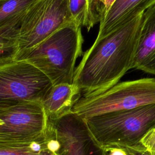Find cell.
I'll return each instance as SVG.
<instances>
[{"instance_id": "obj_1", "label": "cell", "mask_w": 155, "mask_h": 155, "mask_svg": "<svg viewBox=\"0 0 155 155\" xmlns=\"http://www.w3.org/2000/svg\"><path fill=\"white\" fill-rule=\"evenodd\" d=\"M142 15L95 40L75 68L73 84L82 96L99 94L119 83L133 68Z\"/></svg>"}, {"instance_id": "obj_2", "label": "cell", "mask_w": 155, "mask_h": 155, "mask_svg": "<svg viewBox=\"0 0 155 155\" xmlns=\"http://www.w3.org/2000/svg\"><path fill=\"white\" fill-rule=\"evenodd\" d=\"M81 27L69 22L28 51L25 60L41 70L53 85L73 84L75 64L82 54Z\"/></svg>"}, {"instance_id": "obj_3", "label": "cell", "mask_w": 155, "mask_h": 155, "mask_svg": "<svg viewBox=\"0 0 155 155\" xmlns=\"http://www.w3.org/2000/svg\"><path fill=\"white\" fill-rule=\"evenodd\" d=\"M84 119L103 148L132 147L155 127V104Z\"/></svg>"}, {"instance_id": "obj_4", "label": "cell", "mask_w": 155, "mask_h": 155, "mask_svg": "<svg viewBox=\"0 0 155 155\" xmlns=\"http://www.w3.org/2000/svg\"><path fill=\"white\" fill-rule=\"evenodd\" d=\"M155 104V78L119 82L99 94L82 96L72 112L84 119Z\"/></svg>"}, {"instance_id": "obj_5", "label": "cell", "mask_w": 155, "mask_h": 155, "mask_svg": "<svg viewBox=\"0 0 155 155\" xmlns=\"http://www.w3.org/2000/svg\"><path fill=\"white\" fill-rule=\"evenodd\" d=\"M73 22L68 0H38L28 9L18 27V52L21 60L31 49L63 25Z\"/></svg>"}, {"instance_id": "obj_6", "label": "cell", "mask_w": 155, "mask_h": 155, "mask_svg": "<svg viewBox=\"0 0 155 155\" xmlns=\"http://www.w3.org/2000/svg\"><path fill=\"white\" fill-rule=\"evenodd\" d=\"M52 86L47 76L28 62H7L0 65V107L41 102Z\"/></svg>"}, {"instance_id": "obj_7", "label": "cell", "mask_w": 155, "mask_h": 155, "mask_svg": "<svg viewBox=\"0 0 155 155\" xmlns=\"http://www.w3.org/2000/svg\"><path fill=\"white\" fill-rule=\"evenodd\" d=\"M0 139L30 142L49 135V121L40 101H30L0 107Z\"/></svg>"}, {"instance_id": "obj_8", "label": "cell", "mask_w": 155, "mask_h": 155, "mask_svg": "<svg viewBox=\"0 0 155 155\" xmlns=\"http://www.w3.org/2000/svg\"><path fill=\"white\" fill-rule=\"evenodd\" d=\"M49 121V130L57 142V155H107L95 140L85 120L71 112Z\"/></svg>"}, {"instance_id": "obj_9", "label": "cell", "mask_w": 155, "mask_h": 155, "mask_svg": "<svg viewBox=\"0 0 155 155\" xmlns=\"http://www.w3.org/2000/svg\"><path fill=\"white\" fill-rule=\"evenodd\" d=\"M155 5V0H116L100 21L99 40Z\"/></svg>"}, {"instance_id": "obj_10", "label": "cell", "mask_w": 155, "mask_h": 155, "mask_svg": "<svg viewBox=\"0 0 155 155\" xmlns=\"http://www.w3.org/2000/svg\"><path fill=\"white\" fill-rule=\"evenodd\" d=\"M133 68L155 75V5L142 15Z\"/></svg>"}, {"instance_id": "obj_11", "label": "cell", "mask_w": 155, "mask_h": 155, "mask_svg": "<svg viewBox=\"0 0 155 155\" xmlns=\"http://www.w3.org/2000/svg\"><path fill=\"white\" fill-rule=\"evenodd\" d=\"M81 95V90L74 84L53 85L41 101L48 120H55L72 112Z\"/></svg>"}, {"instance_id": "obj_12", "label": "cell", "mask_w": 155, "mask_h": 155, "mask_svg": "<svg viewBox=\"0 0 155 155\" xmlns=\"http://www.w3.org/2000/svg\"><path fill=\"white\" fill-rule=\"evenodd\" d=\"M58 145L51 133L41 140L30 142L0 139V155H57Z\"/></svg>"}, {"instance_id": "obj_13", "label": "cell", "mask_w": 155, "mask_h": 155, "mask_svg": "<svg viewBox=\"0 0 155 155\" xmlns=\"http://www.w3.org/2000/svg\"><path fill=\"white\" fill-rule=\"evenodd\" d=\"M38 0H0V28L19 25L30 6Z\"/></svg>"}, {"instance_id": "obj_14", "label": "cell", "mask_w": 155, "mask_h": 155, "mask_svg": "<svg viewBox=\"0 0 155 155\" xmlns=\"http://www.w3.org/2000/svg\"><path fill=\"white\" fill-rule=\"evenodd\" d=\"M69 13L73 22L89 31L101 19L90 0H68Z\"/></svg>"}, {"instance_id": "obj_15", "label": "cell", "mask_w": 155, "mask_h": 155, "mask_svg": "<svg viewBox=\"0 0 155 155\" xmlns=\"http://www.w3.org/2000/svg\"><path fill=\"white\" fill-rule=\"evenodd\" d=\"M18 27L16 25L0 28V65L16 58Z\"/></svg>"}, {"instance_id": "obj_16", "label": "cell", "mask_w": 155, "mask_h": 155, "mask_svg": "<svg viewBox=\"0 0 155 155\" xmlns=\"http://www.w3.org/2000/svg\"><path fill=\"white\" fill-rule=\"evenodd\" d=\"M121 148L125 150L127 155H155L148 150L146 149L140 143L134 146Z\"/></svg>"}, {"instance_id": "obj_17", "label": "cell", "mask_w": 155, "mask_h": 155, "mask_svg": "<svg viewBox=\"0 0 155 155\" xmlns=\"http://www.w3.org/2000/svg\"><path fill=\"white\" fill-rule=\"evenodd\" d=\"M107 155H127L126 151L121 147H111L105 149Z\"/></svg>"}, {"instance_id": "obj_18", "label": "cell", "mask_w": 155, "mask_h": 155, "mask_svg": "<svg viewBox=\"0 0 155 155\" xmlns=\"http://www.w3.org/2000/svg\"><path fill=\"white\" fill-rule=\"evenodd\" d=\"M95 1H96V0H92V5H93V7H94V10H96L95 7H94V2H95Z\"/></svg>"}, {"instance_id": "obj_19", "label": "cell", "mask_w": 155, "mask_h": 155, "mask_svg": "<svg viewBox=\"0 0 155 155\" xmlns=\"http://www.w3.org/2000/svg\"><path fill=\"white\" fill-rule=\"evenodd\" d=\"M4 124V122H2V120H1V119H0V125H2V124Z\"/></svg>"}, {"instance_id": "obj_20", "label": "cell", "mask_w": 155, "mask_h": 155, "mask_svg": "<svg viewBox=\"0 0 155 155\" xmlns=\"http://www.w3.org/2000/svg\"><path fill=\"white\" fill-rule=\"evenodd\" d=\"M90 1H91V4H92V0H90ZM94 8V7H93Z\"/></svg>"}]
</instances>
